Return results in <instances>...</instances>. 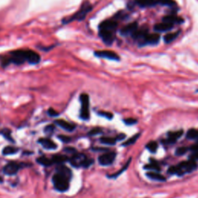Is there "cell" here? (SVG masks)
<instances>
[{"label":"cell","mask_w":198,"mask_h":198,"mask_svg":"<svg viewBox=\"0 0 198 198\" xmlns=\"http://www.w3.org/2000/svg\"><path fill=\"white\" fill-rule=\"evenodd\" d=\"M146 176L147 177L149 178V179L153 180V181H166V178H165L163 176H162L161 174L158 173V172H153V171H150V172L147 173Z\"/></svg>","instance_id":"obj_19"},{"label":"cell","mask_w":198,"mask_h":198,"mask_svg":"<svg viewBox=\"0 0 198 198\" xmlns=\"http://www.w3.org/2000/svg\"><path fill=\"white\" fill-rule=\"evenodd\" d=\"M190 160H193V161H198V151L193 152L191 155L190 156Z\"/></svg>","instance_id":"obj_37"},{"label":"cell","mask_w":198,"mask_h":198,"mask_svg":"<svg viewBox=\"0 0 198 198\" xmlns=\"http://www.w3.org/2000/svg\"><path fill=\"white\" fill-rule=\"evenodd\" d=\"M139 136H140V134L139 133L135 134V135H134L133 136L131 137L129 139H128L127 141H126V142L122 144V146H129L132 145V144H134L135 142H136L137 139H138Z\"/></svg>","instance_id":"obj_27"},{"label":"cell","mask_w":198,"mask_h":198,"mask_svg":"<svg viewBox=\"0 0 198 198\" xmlns=\"http://www.w3.org/2000/svg\"><path fill=\"white\" fill-rule=\"evenodd\" d=\"M180 31H177V32L175 33H170L166 34L164 37V41L166 44H169V43L173 41L175 39H177V37L179 36Z\"/></svg>","instance_id":"obj_25"},{"label":"cell","mask_w":198,"mask_h":198,"mask_svg":"<svg viewBox=\"0 0 198 198\" xmlns=\"http://www.w3.org/2000/svg\"><path fill=\"white\" fill-rule=\"evenodd\" d=\"M2 134L4 135V137H5L6 139H9V140L10 141H13V138H12L11 137V132H10V131L9 130V129H5L4 131H2Z\"/></svg>","instance_id":"obj_35"},{"label":"cell","mask_w":198,"mask_h":198,"mask_svg":"<svg viewBox=\"0 0 198 198\" xmlns=\"http://www.w3.org/2000/svg\"><path fill=\"white\" fill-rule=\"evenodd\" d=\"M58 138H60V140L64 142H68L71 141V138L68 136H66V135H59Z\"/></svg>","instance_id":"obj_39"},{"label":"cell","mask_w":198,"mask_h":198,"mask_svg":"<svg viewBox=\"0 0 198 198\" xmlns=\"http://www.w3.org/2000/svg\"><path fill=\"white\" fill-rule=\"evenodd\" d=\"M184 132L182 130L177 131V132H170L167 134V138L163 141V143L166 144V145H172L174 144L177 141V139L181 138V135H183Z\"/></svg>","instance_id":"obj_9"},{"label":"cell","mask_w":198,"mask_h":198,"mask_svg":"<svg viewBox=\"0 0 198 198\" xmlns=\"http://www.w3.org/2000/svg\"><path fill=\"white\" fill-rule=\"evenodd\" d=\"M188 149L186 148V147H179L176 150V155L177 156H182V155H184L187 152Z\"/></svg>","instance_id":"obj_33"},{"label":"cell","mask_w":198,"mask_h":198,"mask_svg":"<svg viewBox=\"0 0 198 198\" xmlns=\"http://www.w3.org/2000/svg\"><path fill=\"white\" fill-rule=\"evenodd\" d=\"M157 3L161 4L163 6H173L176 5V2L173 0H156Z\"/></svg>","instance_id":"obj_32"},{"label":"cell","mask_w":198,"mask_h":198,"mask_svg":"<svg viewBox=\"0 0 198 198\" xmlns=\"http://www.w3.org/2000/svg\"><path fill=\"white\" fill-rule=\"evenodd\" d=\"M138 28V25L137 23H129L127 26H124L122 29H121V33L124 36H127L129 34H132Z\"/></svg>","instance_id":"obj_14"},{"label":"cell","mask_w":198,"mask_h":198,"mask_svg":"<svg viewBox=\"0 0 198 198\" xmlns=\"http://www.w3.org/2000/svg\"><path fill=\"white\" fill-rule=\"evenodd\" d=\"M53 130H54V126H52V125L46 126L45 129H44L45 132H47V133H52L53 132Z\"/></svg>","instance_id":"obj_40"},{"label":"cell","mask_w":198,"mask_h":198,"mask_svg":"<svg viewBox=\"0 0 198 198\" xmlns=\"http://www.w3.org/2000/svg\"><path fill=\"white\" fill-rule=\"evenodd\" d=\"M137 5L140 7H150L153 6L157 3L156 0H136Z\"/></svg>","instance_id":"obj_21"},{"label":"cell","mask_w":198,"mask_h":198,"mask_svg":"<svg viewBox=\"0 0 198 198\" xmlns=\"http://www.w3.org/2000/svg\"><path fill=\"white\" fill-rule=\"evenodd\" d=\"M173 27V24L164 23V22H163V23H162L156 24V26H155L154 29L156 31H159V32H164V31L170 30Z\"/></svg>","instance_id":"obj_17"},{"label":"cell","mask_w":198,"mask_h":198,"mask_svg":"<svg viewBox=\"0 0 198 198\" xmlns=\"http://www.w3.org/2000/svg\"><path fill=\"white\" fill-rule=\"evenodd\" d=\"M126 138V135L123 133H121L120 135H118L117 136V140H122V139H124V138Z\"/></svg>","instance_id":"obj_43"},{"label":"cell","mask_w":198,"mask_h":198,"mask_svg":"<svg viewBox=\"0 0 198 198\" xmlns=\"http://www.w3.org/2000/svg\"><path fill=\"white\" fill-rule=\"evenodd\" d=\"M190 149L193 152L198 151V142H196V144H194V145L192 146L190 148Z\"/></svg>","instance_id":"obj_42"},{"label":"cell","mask_w":198,"mask_h":198,"mask_svg":"<svg viewBox=\"0 0 198 198\" xmlns=\"http://www.w3.org/2000/svg\"><path fill=\"white\" fill-rule=\"evenodd\" d=\"M18 149L16 148V147L13 146H7L5 147L2 150V153L4 155H11V154H15V153H17Z\"/></svg>","instance_id":"obj_29"},{"label":"cell","mask_w":198,"mask_h":198,"mask_svg":"<svg viewBox=\"0 0 198 198\" xmlns=\"http://www.w3.org/2000/svg\"><path fill=\"white\" fill-rule=\"evenodd\" d=\"M187 138L191 140H196L198 142V130L191 129L187 132Z\"/></svg>","instance_id":"obj_24"},{"label":"cell","mask_w":198,"mask_h":198,"mask_svg":"<svg viewBox=\"0 0 198 198\" xmlns=\"http://www.w3.org/2000/svg\"><path fill=\"white\" fill-rule=\"evenodd\" d=\"M124 122L128 126H132V125L135 124L137 121L135 119H133V118H127V119H124Z\"/></svg>","instance_id":"obj_38"},{"label":"cell","mask_w":198,"mask_h":198,"mask_svg":"<svg viewBox=\"0 0 198 198\" xmlns=\"http://www.w3.org/2000/svg\"><path fill=\"white\" fill-rule=\"evenodd\" d=\"M130 162H131V158L130 159H129V160H128V162L127 163H126V165H125V166H123L122 167V169H120L119 171H118V172H117V173H114V174H111V175H109V176H108V177H109V178H116V177H118V176L120 175V174L121 173H122L123 172H124L125 170H126V169H127L128 167H129V163H130Z\"/></svg>","instance_id":"obj_28"},{"label":"cell","mask_w":198,"mask_h":198,"mask_svg":"<svg viewBox=\"0 0 198 198\" xmlns=\"http://www.w3.org/2000/svg\"><path fill=\"white\" fill-rule=\"evenodd\" d=\"M52 160H53V164H62V163H65V162L68 161L69 159L67 156H64V155H56V156H53V158H52Z\"/></svg>","instance_id":"obj_20"},{"label":"cell","mask_w":198,"mask_h":198,"mask_svg":"<svg viewBox=\"0 0 198 198\" xmlns=\"http://www.w3.org/2000/svg\"><path fill=\"white\" fill-rule=\"evenodd\" d=\"M70 163L74 167H84L87 168L91 166L94 160L87 158L82 153H76L69 160Z\"/></svg>","instance_id":"obj_4"},{"label":"cell","mask_w":198,"mask_h":198,"mask_svg":"<svg viewBox=\"0 0 198 198\" xmlns=\"http://www.w3.org/2000/svg\"><path fill=\"white\" fill-rule=\"evenodd\" d=\"M98 115L101 116H103V117H105V118H107V119H111L113 118V115L111 114V113L110 112H108V111H99L98 112Z\"/></svg>","instance_id":"obj_34"},{"label":"cell","mask_w":198,"mask_h":198,"mask_svg":"<svg viewBox=\"0 0 198 198\" xmlns=\"http://www.w3.org/2000/svg\"><path fill=\"white\" fill-rule=\"evenodd\" d=\"M116 157V153L114 152L105 153L98 157V162L102 166H108L111 165L115 161Z\"/></svg>","instance_id":"obj_7"},{"label":"cell","mask_w":198,"mask_h":198,"mask_svg":"<svg viewBox=\"0 0 198 198\" xmlns=\"http://www.w3.org/2000/svg\"><path fill=\"white\" fill-rule=\"evenodd\" d=\"M92 6L88 2H85L82 5L81 8L80 9L79 11H77L72 17L70 18L69 20H68V22L73 21V20H82L85 18V16H87V13L91 10Z\"/></svg>","instance_id":"obj_6"},{"label":"cell","mask_w":198,"mask_h":198,"mask_svg":"<svg viewBox=\"0 0 198 198\" xmlns=\"http://www.w3.org/2000/svg\"><path fill=\"white\" fill-rule=\"evenodd\" d=\"M71 180V177L64 175L63 173L56 172L53 176V184L54 187L57 190L60 192H64L68 190L69 188V182Z\"/></svg>","instance_id":"obj_3"},{"label":"cell","mask_w":198,"mask_h":198,"mask_svg":"<svg viewBox=\"0 0 198 198\" xmlns=\"http://www.w3.org/2000/svg\"><path fill=\"white\" fill-rule=\"evenodd\" d=\"M55 123H56L57 126H60V128H62V129H64V130L68 131V132H72V131L75 129V126H74V125H72L71 123L68 122L64 121V120H56Z\"/></svg>","instance_id":"obj_16"},{"label":"cell","mask_w":198,"mask_h":198,"mask_svg":"<svg viewBox=\"0 0 198 198\" xmlns=\"http://www.w3.org/2000/svg\"><path fill=\"white\" fill-rule=\"evenodd\" d=\"M145 169H148V170H154L156 171V172H159V171H160V166H159V164L156 163H149V164L146 165V166H145Z\"/></svg>","instance_id":"obj_30"},{"label":"cell","mask_w":198,"mask_h":198,"mask_svg":"<svg viewBox=\"0 0 198 198\" xmlns=\"http://www.w3.org/2000/svg\"><path fill=\"white\" fill-rule=\"evenodd\" d=\"M37 162L44 166H51V165L53 164L52 159L51 160H50V159H48V158L44 157V156H42V157H40L39 159H37Z\"/></svg>","instance_id":"obj_23"},{"label":"cell","mask_w":198,"mask_h":198,"mask_svg":"<svg viewBox=\"0 0 198 198\" xmlns=\"http://www.w3.org/2000/svg\"><path fill=\"white\" fill-rule=\"evenodd\" d=\"M158 148V144L156 143V142L155 141H152V142H149L146 145V149L151 153H156V150H157Z\"/></svg>","instance_id":"obj_31"},{"label":"cell","mask_w":198,"mask_h":198,"mask_svg":"<svg viewBox=\"0 0 198 198\" xmlns=\"http://www.w3.org/2000/svg\"><path fill=\"white\" fill-rule=\"evenodd\" d=\"M118 26V23L115 19H109L102 22L100 24V29H106V30L115 31Z\"/></svg>","instance_id":"obj_12"},{"label":"cell","mask_w":198,"mask_h":198,"mask_svg":"<svg viewBox=\"0 0 198 198\" xmlns=\"http://www.w3.org/2000/svg\"><path fill=\"white\" fill-rule=\"evenodd\" d=\"M48 114L50 116H57L58 115H59V113H58L56 111H55L54 109H53L52 108H49L48 110Z\"/></svg>","instance_id":"obj_41"},{"label":"cell","mask_w":198,"mask_h":198,"mask_svg":"<svg viewBox=\"0 0 198 198\" xmlns=\"http://www.w3.org/2000/svg\"><path fill=\"white\" fill-rule=\"evenodd\" d=\"M148 34V30L146 28H141L139 29H136L132 33V37L135 39H143Z\"/></svg>","instance_id":"obj_22"},{"label":"cell","mask_w":198,"mask_h":198,"mask_svg":"<svg viewBox=\"0 0 198 198\" xmlns=\"http://www.w3.org/2000/svg\"><path fill=\"white\" fill-rule=\"evenodd\" d=\"M21 164H18L16 163H10L6 165L3 168V172L7 175H14L21 168Z\"/></svg>","instance_id":"obj_11"},{"label":"cell","mask_w":198,"mask_h":198,"mask_svg":"<svg viewBox=\"0 0 198 198\" xmlns=\"http://www.w3.org/2000/svg\"><path fill=\"white\" fill-rule=\"evenodd\" d=\"M39 142L42 145L44 148L47 149H55L57 147L56 144L49 138H41L39 140Z\"/></svg>","instance_id":"obj_15"},{"label":"cell","mask_w":198,"mask_h":198,"mask_svg":"<svg viewBox=\"0 0 198 198\" xmlns=\"http://www.w3.org/2000/svg\"><path fill=\"white\" fill-rule=\"evenodd\" d=\"M95 55L98 57L106 58V59H109V60H119L118 55L115 52L111 51V50H98V51L95 52Z\"/></svg>","instance_id":"obj_8"},{"label":"cell","mask_w":198,"mask_h":198,"mask_svg":"<svg viewBox=\"0 0 198 198\" xmlns=\"http://www.w3.org/2000/svg\"><path fill=\"white\" fill-rule=\"evenodd\" d=\"M197 168V164L195 161L189 160L188 161L181 162L177 166H171L168 169V173L177 174L178 176H183L186 173H189Z\"/></svg>","instance_id":"obj_2"},{"label":"cell","mask_w":198,"mask_h":198,"mask_svg":"<svg viewBox=\"0 0 198 198\" xmlns=\"http://www.w3.org/2000/svg\"><path fill=\"white\" fill-rule=\"evenodd\" d=\"M160 36L158 33L147 34L143 39L142 43L145 44H156L160 41Z\"/></svg>","instance_id":"obj_13"},{"label":"cell","mask_w":198,"mask_h":198,"mask_svg":"<svg viewBox=\"0 0 198 198\" xmlns=\"http://www.w3.org/2000/svg\"><path fill=\"white\" fill-rule=\"evenodd\" d=\"M10 60L16 64H22L25 61L29 62L32 64H36L41 60V56L33 50H18L11 53Z\"/></svg>","instance_id":"obj_1"},{"label":"cell","mask_w":198,"mask_h":198,"mask_svg":"<svg viewBox=\"0 0 198 198\" xmlns=\"http://www.w3.org/2000/svg\"><path fill=\"white\" fill-rule=\"evenodd\" d=\"M101 37L103 40L104 42L106 44H111L115 40V34L114 31L106 30V29H100Z\"/></svg>","instance_id":"obj_10"},{"label":"cell","mask_w":198,"mask_h":198,"mask_svg":"<svg viewBox=\"0 0 198 198\" xmlns=\"http://www.w3.org/2000/svg\"><path fill=\"white\" fill-rule=\"evenodd\" d=\"M163 21L164 23L174 24L176 23H181V22H182V19L178 17V16H176V15H168V16H166L165 17H163Z\"/></svg>","instance_id":"obj_18"},{"label":"cell","mask_w":198,"mask_h":198,"mask_svg":"<svg viewBox=\"0 0 198 198\" xmlns=\"http://www.w3.org/2000/svg\"><path fill=\"white\" fill-rule=\"evenodd\" d=\"M117 141L118 140L116 138H111V137H103V138H102L100 139V142H102V143L110 146L115 145Z\"/></svg>","instance_id":"obj_26"},{"label":"cell","mask_w":198,"mask_h":198,"mask_svg":"<svg viewBox=\"0 0 198 198\" xmlns=\"http://www.w3.org/2000/svg\"><path fill=\"white\" fill-rule=\"evenodd\" d=\"M81 103V118L83 120H88L90 118L89 112V97L87 94H82L80 97Z\"/></svg>","instance_id":"obj_5"},{"label":"cell","mask_w":198,"mask_h":198,"mask_svg":"<svg viewBox=\"0 0 198 198\" xmlns=\"http://www.w3.org/2000/svg\"><path fill=\"white\" fill-rule=\"evenodd\" d=\"M101 132H102V129H101L100 128H95V129H91V130L88 132V135H98V134L101 133Z\"/></svg>","instance_id":"obj_36"}]
</instances>
